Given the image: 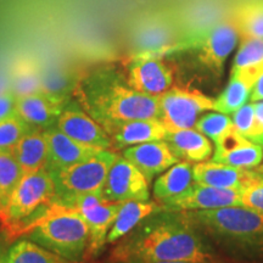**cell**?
I'll return each mask as SVG.
<instances>
[{
    "label": "cell",
    "mask_w": 263,
    "mask_h": 263,
    "mask_svg": "<svg viewBox=\"0 0 263 263\" xmlns=\"http://www.w3.org/2000/svg\"><path fill=\"white\" fill-rule=\"evenodd\" d=\"M145 261L219 263L210 239L184 211L161 210L144 218L118 240L110 262Z\"/></svg>",
    "instance_id": "1"
},
{
    "label": "cell",
    "mask_w": 263,
    "mask_h": 263,
    "mask_svg": "<svg viewBox=\"0 0 263 263\" xmlns=\"http://www.w3.org/2000/svg\"><path fill=\"white\" fill-rule=\"evenodd\" d=\"M73 94L81 107L104 129L132 120H160V97L134 90L126 73L115 67H99L76 82Z\"/></svg>",
    "instance_id": "2"
},
{
    "label": "cell",
    "mask_w": 263,
    "mask_h": 263,
    "mask_svg": "<svg viewBox=\"0 0 263 263\" xmlns=\"http://www.w3.org/2000/svg\"><path fill=\"white\" fill-rule=\"evenodd\" d=\"M184 212L207 238L230 254L263 257V213L245 206Z\"/></svg>",
    "instance_id": "3"
},
{
    "label": "cell",
    "mask_w": 263,
    "mask_h": 263,
    "mask_svg": "<svg viewBox=\"0 0 263 263\" xmlns=\"http://www.w3.org/2000/svg\"><path fill=\"white\" fill-rule=\"evenodd\" d=\"M25 228L22 234L29 240L67 261L78 263L87 257L89 229L71 207L52 202Z\"/></svg>",
    "instance_id": "4"
},
{
    "label": "cell",
    "mask_w": 263,
    "mask_h": 263,
    "mask_svg": "<svg viewBox=\"0 0 263 263\" xmlns=\"http://www.w3.org/2000/svg\"><path fill=\"white\" fill-rule=\"evenodd\" d=\"M118 157L115 150L104 149L83 162L51 172L57 190L55 202L68 205L80 196L103 192L108 171Z\"/></svg>",
    "instance_id": "5"
},
{
    "label": "cell",
    "mask_w": 263,
    "mask_h": 263,
    "mask_svg": "<svg viewBox=\"0 0 263 263\" xmlns=\"http://www.w3.org/2000/svg\"><path fill=\"white\" fill-rule=\"evenodd\" d=\"M57 200V190L50 171L25 174L10 196L8 203L0 211V219L6 226H16L25 221L42 206Z\"/></svg>",
    "instance_id": "6"
},
{
    "label": "cell",
    "mask_w": 263,
    "mask_h": 263,
    "mask_svg": "<svg viewBox=\"0 0 263 263\" xmlns=\"http://www.w3.org/2000/svg\"><path fill=\"white\" fill-rule=\"evenodd\" d=\"M213 103L215 99L201 91L173 85L160 95V121L168 133L193 128L200 114L213 110Z\"/></svg>",
    "instance_id": "7"
},
{
    "label": "cell",
    "mask_w": 263,
    "mask_h": 263,
    "mask_svg": "<svg viewBox=\"0 0 263 263\" xmlns=\"http://www.w3.org/2000/svg\"><path fill=\"white\" fill-rule=\"evenodd\" d=\"M62 205V203H61ZM80 213L89 229L87 256H97L107 245V234L120 211L122 202L107 201L103 194H87L65 205Z\"/></svg>",
    "instance_id": "8"
},
{
    "label": "cell",
    "mask_w": 263,
    "mask_h": 263,
    "mask_svg": "<svg viewBox=\"0 0 263 263\" xmlns=\"http://www.w3.org/2000/svg\"><path fill=\"white\" fill-rule=\"evenodd\" d=\"M149 184L134 164L120 155L108 171L101 194L114 202L149 201Z\"/></svg>",
    "instance_id": "9"
},
{
    "label": "cell",
    "mask_w": 263,
    "mask_h": 263,
    "mask_svg": "<svg viewBox=\"0 0 263 263\" xmlns=\"http://www.w3.org/2000/svg\"><path fill=\"white\" fill-rule=\"evenodd\" d=\"M124 73L134 90L151 97H160L173 87L172 67L161 57L134 55Z\"/></svg>",
    "instance_id": "10"
},
{
    "label": "cell",
    "mask_w": 263,
    "mask_h": 263,
    "mask_svg": "<svg viewBox=\"0 0 263 263\" xmlns=\"http://www.w3.org/2000/svg\"><path fill=\"white\" fill-rule=\"evenodd\" d=\"M239 34L232 20L219 21L218 24L200 37L190 49H195L197 60L203 67L219 77L223 65L238 42Z\"/></svg>",
    "instance_id": "11"
},
{
    "label": "cell",
    "mask_w": 263,
    "mask_h": 263,
    "mask_svg": "<svg viewBox=\"0 0 263 263\" xmlns=\"http://www.w3.org/2000/svg\"><path fill=\"white\" fill-rule=\"evenodd\" d=\"M55 126L78 143L112 150V143L108 134L78 103L77 105L67 103Z\"/></svg>",
    "instance_id": "12"
},
{
    "label": "cell",
    "mask_w": 263,
    "mask_h": 263,
    "mask_svg": "<svg viewBox=\"0 0 263 263\" xmlns=\"http://www.w3.org/2000/svg\"><path fill=\"white\" fill-rule=\"evenodd\" d=\"M182 39V34L168 20H147L134 33V55L162 57L167 52L179 50Z\"/></svg>",
    "instance_id": "13"
},
{
    "label": "cell",
    "mask_w": 263,
    "mask_h": 263,
    "mask_svg": "<svg viewBox=\"0 0 263 263\" xmlns=\"http://www.w3.org/2000/svg\"><path fill=\"white\" fill-rule=\"evenodd\" d=\"M215 143L212 161L239 168L254 170L263 161V149L254 141L246 139L233 127L222 134Z\"/></svg>",
    "instance_id": "14"
},
{
    "label": "cell",
    "mask_w": 263,
    "mask_h": 263,
    "mask_svg": "<svg viewBox=\"0 0 263 263\" xmlns=\"http://www.w3.org/2000/svg\"><path fill=\"white\" fill-rule=\"evenodd\" d=\"M48 141V171L66 170L83 162L100 153V147L78 143L59 129L57 126L44 129Z\"/></svg>",
    "instance_id": "15"
},
{
    "label": "cell",
    "mask_w": 263,
    "mask_h": 263,
    "mask_svg": "<svg viewBox=\"0 0 263 263\" xmlns=\"http://www.w3.org/2000/svg\"><path fill=\"white\" fill-rule=\"evenodd\" d=\"M68 99L54 97L44 91L16 98V115L32 128L47 129L55 126Z\"/></svg>",
    "instance_id": "16"
},
{
    "label": "cell",
    "mask_w": 263,
    "mask_h": 263,
    "mask_svg": "<svg viewBox=\"0 0 263 263\" xmlns=\"http://www.w3.org/2000/svg\"><path fill=\"white\" fill-rule=\"evenodd\" d=\"M122 156L134 164L149 183L154 177L179 162L178 156L173 153L166 140L149 141L126 147L122 151Z\"/></svg>",
    "instance_id": "17"
},
{
    "label": "cell",
    "mask_w": 263,
    "mask_h": 263,
    "mask_svg": "<svg viewBox=\"0 0 263 263\" xmlns=\"http://www.w3.org/2000/svg\"><path fill=\"white\" fill-rule=\"evenodd\" d=\"M240 205L238 190L222 189L195 182L188 192L170 202L163 210L171 211H201Z\"/></svg>",
    "instance_id": "18"
},
{
    "label": "cell",
    "mask_w": 263,
    "mask_h": 263,
    "mask_svg": "<svg viewBox=\"0 0 263 263\" xmlns=\"http://www.w3.org/2000/svg\"><path fill=\"white\" fill-rule=\"evenodd\" d=\"M112 143V150L149 143L166 140L168 130L160 120H132L112 124L105 129Z\"/></svg>",
    "instance_id": "19"
},
{
    "label": "cell",
    "mask_w": 263,
    "mask_h": 263,
    "mask_svg": "<svg viewBox=\"0 0 263 263\" xmlns=\"http://www.w3.org/2000/svg\"><path fill=\"white\" fill-rule=\"evenodd\" d=\"M195 182L222 189L239 190L255 178L257 171L239 168L215 161H203L193 166Z\"/></svg>",
    "instance_id": "20"
},
{
    "label": "cell",
    "mask_w": 263,
    "mask_h": 263,
    "mask_svg": "<svg viewBox=\"0 0 263 263\" xmlns=\"http://www.w3.org/2000/svg\"><path fill=\"white\" fill-rule=\"evenodd\" d=\"M194 183L195 179L193 164L188 161L177 162L164 171L154 183V197L156 202L164 209L170 202L188 192Z\"/></svg>",
    "instance_id": "21"
},
{
    "label": "cell",
    "mask_w": 263,
    "mask_h": 263,
    "mask_svg": "<svg viewBox=\"0 0 263 263\" xmlns=\"http://www.w3.org/2000/svg\"><path fill=\"white\" fill-rule=\"evenodd\" d=\"M24 174L48 170V141L44 129L32 128L11 150Z\"/></svg>",
    "instance_id": "22"
},
{
    "label": "cell",
    "mask_w": 263,
    "mask_h": 263,
    "mask_svg": "<svg viewBox=\"0 0 263 263\" xmlns=\"http://www.w3.org/2000/svg\"><path fill=\"white\" fill-rule=\"evenodd\" d=\"M166 141L179 160L188 161L190 163L203 162L212 155L211 141L192 128L171 132Z\"/></svg>",
    "instance_id": "23"
},
{
    "label": "cell",
    "mask_w": 263,
    "mask_h": 263,
    "mask_svg": "<svg viewBox=\"0 0 263 263\" xmlns=\"http://www.w3.org/2000/svg\"><path fill=\"white\" fill-rule=\"evenodd\" d=\"M163 210L156 201H126L122 202L120 211L107 234V244H114L127 235L137 224L157 211Z\"/></svg>",
    "instance_id": "24"
},
{
    "label": "cell",
    "mask_w": 263,
    "mask_h": 263,
    "mask_svg": "<svg viewBox=\"0 0 263 263\" xmlns=\"http://www.w3.org/2000/svg\"><path fill=\"white\" fill-rule=\"evenodd\" d=\"M256 80L255 76L246 72H230V80L226 89L215 99L213 110L226 115L234 114L250 99Z\"/></svg>",
    "instance_id": "25"
},
{
    "label": "cell",
    "mask_w": 263,
    "mask_h": 263,
    "mask_svg": "<svg viewBox=\"0 0 263 263\" xmlns=\"http://www.w3.org/2000/svg\"><path fill=\"white\" fill-rule=\"evenodd\" d=\"M230 20L239 38H263V0H249L236 6Z\"/></svg>",
    "instance_id": "26"
},
{
    "label": "cell",
    "mask_w": 263,
    "mask_h": 263,
    "mask_svg": "<svg viewBox=\"0 0 263 263\" xmlns=\"http://www.w3.org/2000/svg\"><path fill=\"white\" fill-rule=\"evenodd\" d=\"M10 90L16 98L27 97L42 91L41 68L31 60L17 62L9 77Z\"/></svg>",
    "instance_id": "27"
},
{
    "label": "cell",
    "mask_w": 263,
    "mask_h": 263,
    "mask_svg": "<svg viewBox=\"0 0 263 263\" xmlns=\"http://www.w3.org/2000/svg\"><path fill=\"white\" fill-rule=\"evenodd\" d=\"M8 263H72L32 240H20L6 252Z\"/></svg>",
    "instance_id": "28"
},
{
    "label": "cell",
    "mask_w": 263,
    "mask_h": 263,
    "mask_svg": "<svg viewBox=\"0 0 263 263\" xmlns=\"http://www.w3.org/2000/svg\"><path fill=\"white\" fill-rule=\"evenodd\" d=\"M232 72H246L258 78L263 71V38L240 39Z\"/></svg>",
    "instance_id": "29"
},
{
    "label": "cell",
    "mask_w": 263,
    "mask_h": 263,
    "mask_svg": "<svg viewBox=\"0 0 263 263\" xmlns=\"http://www.w3.org/2000/svg\"><path fill=\"white\" fill-rule=\"evenodd\" d=\"M24 176L11 151H0V211L8 203Z\"/></svg>",
    "instance_id": "30"
},
{
    "label": "cell",
    "mask_w": 263,
    "mask_h": 263,
    "mask_svg": "<svg viewBox=\"0 0 263 263\" xmlns=\"http://www.w3.org/2000/svg\"><path fill=\"white\" fill-rule=\"evenodd\" d=\"M42 91L54 97L68 99V93L73 91L74 85L65 71L58 67L41 68Z\"/></svg>",
    "instance_id": "31"
},
{
    "label": "cell",
    "mask_w": 263,
    "mask_h": 263,
    "mask_svg": "<svg viewBox=\"0 0 263 263\" xmlns=\"http://www.w3.org/2000/svg\"><path fill=\"white\" fill-rule=\"evenodd\" d=\"M234 127L233 121L226 114H207L200 117L195 123V129L213 141L218 139L222 134Z\"/></svg>",
    "instance_id": "32"
},
{
    "label": "cell",
    "mask_w": 263,
    "mask_h": 263,
    "mask_svg": "<svg viewBox=\"0 0 263 263\" xmlns=\"http://www.w3.org/2000/svg\"><path fill=\"white\" fill-rule=\"evenodd\" d=\"M32 129L18 116L10 117L0 122V151H11L16 143Z\"/></svg>",
    "instance_id": "33"
},
{
    "label": "cell",
    "mask_w": 263,
    "mask_h": 263,
    "mask_svg": "<svg viewBox=\"0 0 263 263\" xmlns=\"http://www.w3.org/2000/svg\"><path fill=\"white\" fill-rule=\"evenodd\" d=\"M240 205L263 213V174L258 173L251 182L239 190Z\"/></svg>",
    "instance_id": "34"
},
{
    "label": "cell",
    "mask_w": 263,
    "mask_h": 263,
    "mask_svg": "<svg viewBox=\"0 0 263 263\" xmlns=\"http://www.w3.org/2000/svg\"><path fill=\"white\" fill-rule=\"evenodd\" d=\"M232 121L233 126H234L235 130L246 139L250 140L252 136L255 126V108L254 104H245L242 105L239 110H236L234 114H232Z\"/></svg>",
    "instance_id": "35"
},
{
    "label": "cell",
    "mask_w": 263,
    "mask_h": 263,
    "mask_svg": "<svg viewBox=\"0 0 263 263\" xmlns=\"http://www.w3.org/2000/svg\"><path fill=\"white\" fill-rule=\"evenodd\" d=\"M252 104L255 108V126L250 140L263 149V100L255 101Z\"/></svg>",
    "instance_id": "36"
},
{
    "label": "cell",
    "mask_w": 263,
    "mask_h": 263,
    "mask_svg": "<svg viewBox=\"0 0 263 263\" xmlns=\"http://www.w3.org/2000/svg\"><path fill=\"white\" fill-rule=\"evenodd\" d=\"M15 103L16 97L11 93V90L0 94V122L10 117L17 116L15 110Z\"/></svg>",
    "instance_id": "37"
},
{
    "label": "cell",
    "mask_w": 263,
    "mask_h": 263,
    "mask_svg": "<svg viewBox=\"0 0 263 263\" xmlns=\"http://www.w3.org/2000/svg\"><path fill=\"white\" fill-rule=\"evenodd\" d=\"M250 100H251V103L263 100V71L255 82L254 88H252L251 94H250Z\"/></svg>",
    "instance_id": "38"
},
{
    "label": "cell",
    "mask_w": 263,
    "mask_h": 263,
    "mask_svg": "<svg viewBox=\"0 0 263 263\" xmlns=\"http://www.w3.org/2000/svg\"><path fill=\"white\" fill-rule=\"evenodd\" d=\"M110 263H192V262H164V261H145V259H127V261H117Z\"/></svg>",
    "instance_id": "39"
},
{
    "label": "cell",
    "mask_w": 263,
    "mask_h": 263,
    "mask_svg": "<svg viewBox=\"0 0 263 263\" xmlns=\"http://www.w3.org/2000/svg\"><path fill=\"white\" fill-rule=\"evenodd\" d=\"M256 171H257V172L258 173H261V174H263V161H262V162H261V164H259V166L258 167H256V168H255Z\"/></svg>",
    "instance_id": "40"
},
{
    "label": "cell",
    "mask_w": 263,
    "mask_h": 263,
    "mask_svg": "<svg viewBox=\"0 0 263 263\" xmlns=\"http://www.w3.org/2000/svg\"><path fill=\"white\" fill-rule=\"evenodd\" d=\"M0 263H8V261H6V254L0 256Z\"/></svg>",
    "instance_id": "41"
},
{
    "label": "cell",
    "mask_w": 263,
    "mask_h": 263,
    "mask_svg": "<svg viewBox=\"0 0 263 263\" xmlns=\"http://www.w3.org/2000/svg\"><path fill=\"white\" fill-rule=\"evenodd\" d=\"M3 255V252H0V256H2Z\"/></svg>",
    "instance_id": "42"
}]
</instances>
